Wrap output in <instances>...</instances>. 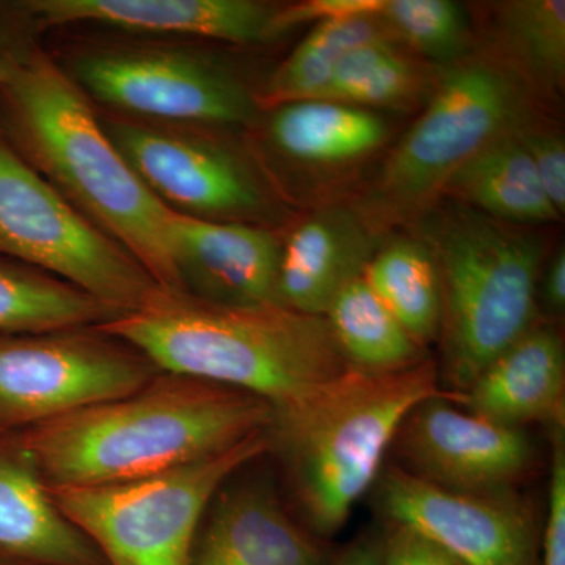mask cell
Segmentation results:
<instances>
[{
	"label": "cell",
	"instance_id": "cell-1",
	"mask_svg": "<svg viewBox=\"0 0 565 565\" xmlns=\"http://www.w3.org/2000/svg\"><path fill=\"white\" fill-rule=\"evenodd\" d=\"M273 424V407L250 393L163 373L13 441L50 487L117 484L218 455Z\"/></svg>",
	"mask_w": 565,
	"mask_h": 565
},
{
	"label": "cell",
	"instance_id": "cell-2",
	"mask_svg": "<svg viewBox=\"0 0 565 565\" xmlns=\"http://www.w3.org/2000/svg\"><path fill=\"white\" fill-rule=\"evenodd\" d=\"M99 330L163 373L250 393L274 414L351 370L326 318L280 305L222 307L161 291Z\"/></svg>",
	"mask_w": 565,
	"mask_h": 565
},
{
	"label": "cell",
	"instance_id": "cell-3",
	"mask_svg": "<svg viewBox=\"0 0 565 565\" xmlns=\"http://www.w3.org/2000/svg\"><path fill=\"white\" fill-rule=\"evenodd\" d=\"M440 388L433 360L371 374L351 367L300 403L274 414L273 451L285 463L299 522L329 541L377 481L401 423ZM452 399V397H451Z\"/></svg>",
	"mask_w": 565,
	"mask_h": 565
},
{
	"label": "cell",
	"instance_id": "cell-4",
	"mask_svg": "<svg viewBox=\"0 0 565 565\" xmlns=\"http://www.w3.org/2000/svg\"><path fill=\"white\" fill-rule=\"evenodd\" d=\"M6 87L51 177L163 292H182L170 237L172 207L137 177L73 81L47 58L33 57L17 63Z\"/></svg>",
	"mask_w": 565,
	"mask_h": 565
},
{
	"label": "cell",
	"instance_id": "cell-5",
	"mask_svg": "<svg viewBox=\"0 0 565 565\" xmlns=\"http://www.w3.org/2000/svg\"><path fill=\"white\" fill-rule=\"evenodd\" d=\"M424 234L441 288L438 381L456 403L535 326L542 245L471 207L440 212Z\"/></svg>",
	"mask_w": 565,
	"mask_h": 565
},
{
	"label": "cell",
	"instance_id": "cell-6",
	"mask_svg": "<svg viewBox=\"0 0 565 565\" xmlns=\"http://www.w3.org/2000/svg\"><path fill=\"white\" fill-rule=\"evenodd\" d=\"M270 451L269 429L218 455L150 478L47 489L107 565H189L215 494L245 465Z\"/></svg>",
	"mask_w": 565,
	"mask_h": 565
},
{
	"label": "cell",
	"instance_id": "cell-7",
	"mask_svg": "<svg viewBox=\"0 0 565 565\" xmlns=\"http://www.w3.org/2000/svg\"><path fill=\"white\" fill-rule=\"evenodd\" d=\"M0 253L55 275L117 318L162 291L125 248L74 210L2 139Z\"/></svg>",
	"mask_w": 565,
	"mask_h": 565
},
{
	"label": "cell",
	"instance_id": "cell-8",
	"mask_svg": "<svg viewBox=\"0 0 565 565\" xmlns=\"http://www.w3.org/2000/svg\"><path fill=\"white\" fill-rule=\"evenodd\" d=\"M81 330L0 337V427L28 429L120 399L154 377L139 352Z\"/></svg>",
	"mask_w": 565,
	"mask_h": 565
},
{
	"label": "cell",
	"instance_id": "cell-9",
	"mask_svg": "<svg viewBox=\"0 0 565 565\" xmlns=\"http://www.w3.org/2000/svg\"><path fill=\"white\" fill-rule=\"evenodd\" d=\"M522 107V90L505 71L484 62L456 66L390 156L382 191L394 202H418L487 145L514 131Z\"/></svg>",
	"mask_w": 565,
	"mask_h": 565
},
{
	"label": "cell",
	"instance_id": "cell-10",
	"mask_svg": "<svg viewBox=\"0 0 565 565\" xmlns=\"http://www.w3.org/2000/svg\"><path fill=\"white\" fill-rule=\"evenodd\" d=\"M375 505L392 525L411 527L467 565H539L542 527L516 490L459 493L390 465L375 481Z\"/></svg>",
	"mask_w": 565,
	"mask_h": 565
},
{
	"label": "cell",
	"instance_id": "cell-11",
	"mask_svg": "<svg viewBox=\"0 0 565 565\" xmlns=\"http://www.w3.org/2000/svg\"><path fill=\"white\" fill-rule=\"evenodd\" d=\"M388 455L405 473L459 493L516 490L537 463L526 429L487 422L448 396L416 405L401 423Z\"/></svg>",
	"mask_w": 565,
	"mask_h": 565
},
{
	"label": "cell",
	"instance_id": "cell-12",
	"mask_svg": "<svg viewBox=\"0 0 565 565\" xmlns=\"http://www.w3.org/2000/svg\"><path fill=\"white\" fill-rule=\"evenodd\" d=\"M73 73L93 98L145 117L232 126L255 110L232 74L182 52H99L77 58Z\"/></svg>",
	"mask_w": 565,
	"mask_h": 565
},
{
	"label": "cell",
	"instance_id": "cell-13",
	"mask_svg": "<svg viewBox=\"0 0 565 565\" xmlns=\"http://www.w3.org/2000/svg\"><path fill=\"white\" fill-rule=\"evenodd\" d=\"M137 177L163 204L192 217H230L258 210L250 172L222 148L134 122H103Z\"/></svg>",
	"mask_w": 565,
	"mask_h": 565
},
{
	"label": "cell",
	"instance_id": "cell-14",
	"mask_svg": "<svg viewBox=\"0 0 565 565\" xmlns=\"http://www.w3.org/2000/svg\"><path fill=\"white\" fill-rule=\"evenodd\" d=\"M170 237L182 292L222 307L278 305L281 245L273 233L173 211Z\"/></svg>",
	"mask_w": 565,
	"mask_h": 565
},
{
	"label": "cell",
	"instance_id": "cell-15",
	"mask_svg": "<svg viewBox=\"0 0 565 565\" xmlns=\"http://www.w3.org/2000/svg\"><path fill=\"white\" fill-rule=\"evenodd\" d=\"M228 482L207 508L189 565H326L332 559L329 542L311 534L273 487Z\"/></svg>",
	"mask_w": 565,
	"mask_h": 565
},
{
	"label": "cell",
	"instance_id": "cell-16",
	"mask_svg": "<svg viewBox=\"0 0 565 565\" xmlns=\"http://www.w3.org/2000/svg\"><path fill=\"white\" fill-rule=\"evenodd\" d=\"M25 9L50 25L90 22L134 33L233 43H255L280 32V9L253 0H35Z\"/></svg>",
	"mask_w": 565,
	"mask_h": 565
},
{
	"label": "cell",
	"instance_id": "cell-17",
	"mask_svg": "<svg viewBox=\"0 0 565 565\" xmlns=\"http://www.w3.org/2000/svg\"><path fill=\"white\" fill-rule=\"evenodd\" d=\"M456 404L501 426L526 429L527 424L544 423L564 427L563 338L550 327L534 326L486 366Z\"/></svg>",
	"mask_w": 565,
	"mask_h": 565
},
{
	"label": "cell",
	"instance_id": "cell-18",
	"mask_svg": "<svg viewBox=\"0 0 565 565\" xmlns=\"http://www.w3.org/2000/svg\"><path fill=\"white\" fill-rule=\"evenodd\" d=\"M0 561L13 565H107L63 515L31 457L0 444Z\"/></svg>",
	"mask_w": 565,
	"mask_h": 565
},
{
	"label": "cell",
	"instance_id": "cell-19",
	"mask_svg": "<svg viewBox=\"0 0 565 565\" xmlns=\"http://www.w3.org/2000/svg\"><path fill=\"white\" fill-rule=\"evenodd\" d=\"M373 239L351 211H319L300 223L281 247L277 302L308 316H326L345 286L362 277Z\"/></svg>",
	"mask_w": 565,
	"mask_h": 565
},
{
	"label": "cell",
	"instance_id": "cell-20",
	"mask_svg": "<svg viewBox=\"0 0 565 565\" xmlns=\"http://www.w3.org/2000/svg\"><path fill=\"white\" fill-rule=\"evenodd\" d=\"M445 185L492 218L516 223H548L559 218V212L542 188L530 152L514 131L482 148Z\"/></svg>",
	"mask_w": 565,
	"mask_h": 565
},
{
	"label": "cell",
	"instance_id": "cell-21",
	"mask_svg": "<svg viewBox=\"0 0 565 565\" xmlns=\"http://www.w3.org/2000/svg\"><path fill=\"white\" fill-rule=\"evenodd\" d=\"M269 132L278 150L307 163L355 161L377 150L388 136L377 115L327 99L278 106Z\"/></svg>",
	"mask_w": 565,
	"mask_h": 565
},
{
	"label": "cell",
	"instance_id": "cell-22",
	"mask_svg": "<svg viewBox=\"0 0 565 565\" xmlns=\"http://www.w3.org/2000/svg\"><path fill=\"white\" fill-rule=\"evenodd\" d=\"M323 318L353 370L396 373L427 360L424 348L394 318L363 275L338 294Z\"/></svg>",
	"mask_w": 565,
	"mask_h": 565
},
{
	"label": "cell",
	"instance_id": "cell-23",
	"mask_svg": "<svg viewBox=\"0 0 565 565\" xmlns=\"http://www.w3.org/2000/svg\"><path fill=\"white\" fill-rule=\"evenodd\" d=\"M114 318L109 308L68 282L0 263V333L68 332Z\"/></svg>",
	"mask_w": 565,
	"mask_h": 565
},
{
	"label": "cell",
	"instance_id": "cell-24",
	"mask_svg": "<svg viewBox=\"0 0 565 565\" xmlns=\"http://www.w3.org/2000/svg\"><path fill=\"white\" fill-rule=\"evenodd\" d=\"M363 277L416 343L424 348L438 340L440 277L426 244L394 241L374 253Z\"/></svg>",
	"mask_w": 565,
	"mask_h": 565
},
{
	"label": "cell",
	"instance_id": "cell-25",
	"mask_svg": "<svg viewBox=\"0 0 565 565\" xmlns=\"http://www.w3.org/2000/svg\"><path fill=\"white\" fill-rule=\"evenodd\" d=\"M375 17L323 21L275 71L267 84L266 99L274 106L319 99L338 65L349 52L367 41L386 39Z\"/></svg>",
	"mask_w": 565,
	"mask_h": 565
},
{
	"label": "cell",
	"instance_id": "cell-26",
	"mask_svg": "<svg viewBox=\"0 0 565 565\" xmlns=\"http://www.w3.org/2000/svg\"><path fill=\"white\" fill-rule=\"evenodd\" d=\"M418 71L386 39L367 41L349 52L323 90L327 102L360 107L396 106L418 87Z\"/></svg>",
	"mask_w": 565,
	"mask_h": 565
},
{
	"label": "cell",
	"instance_id": "cell-27",
	"mask_svg": "<svg viewBox=\"0 0 565 565\" xmlns=\"http://www.w3.org/2000/svg\"><path fill=\"white\" fill-rule=\"evenodd\" d=\"M509 46L535 79L559 87L565 74L564 0H516L501 13Z\"/></svg>",
	"mask_w": 565,
	"mask_h": 565
},
{
	"label": "cell",
	"instance_id": "cell-28",
	"mask_svg": "<svg viewBox=\"0 0 565 565\" xmlns=\"http://www.w3.org/2000/svg\"><path fill=\"white\" fill-rule=\"evenodd\" d=\"M381 14L397 35L435 62L455 61L468 47L467 13L451 0H385Z\"/></svg>",
	"mask_w": 565,
	"mask_h": 565
},
{
	"label": "cell",
	"instance_id": "cell-29",
	"mask_svg": "<svg viewBox=\"0 0 565 565\" xmlns=\"http://www.w3.org/2000/svg\"><path fill=\"white\" fill-rule=\"evenodd\" d=\"M539 565H565V444L564 427H553L548 515L542 527Z\"/></svg>",
	"mask_w": 565,
	"mask_h": 565
},
{
	"label": "cell",
	"instance_id": "cell-30",
	"mask_svg": "<svg viewBox=\"0 0 565 565\" xmlns=\"http://www.w3.org/2000/svg\"><path fill=\"white\" fill-rule=\"evenodd\" d=\"M520 140L533 159L535 172L542 188L555 210H565V147L557 134L545 131H523Z\"/></svg>",
	"mask_w": 565,
	"mask_h": 565
},
{
	"label": "cell",
	"instance_id": "cell-31",
	"mask_svg": "<svg viewBox=\"0 0 565 565\" xmlns=\"http://www.w3.org/2000/svg\"><path fill=\"white\" fill-rule=\"evenodd\" d=\"M384 565H467L411 527L386 523Z\"/></svg>",
	"mask_w": 565,
	"mask_h": 565
},
{
	"label": "cell",
	"instance_id": "cell-32",
	"mask_svg": "<svg viewBox=\"0 0 565 565\" xmlns=\"http://www.w3.org/2000/svg\"><path fill=\"white\" fill-rule=\"evenodd\" d=\"M384 6L385 0H313L280 10L277 18L278 31L282 32L308 21L319 24L345 18L379 17Z\"/></svg>",
	"mask_w": 565,
	"mask_h": 565
},
{
	"label": "cell",
	"instance_id": "cell-33",
	"mask_svg": "<svg viewBox=\"0 0 565 565\" xmlns=\"http://www.w3.org/2000/svg\"><path fill=\"white\" fill-rule=\"evenodd\" d=\"M326 565H384V533L363 535Z\"/></svg>",
	"mask_w": 565,
	"mask_h": 565
},
{
	"label": "cell",
	"instance_id": "cell-34",
	"mask_svg": "<svg viewBox=\"0 0 565 565\" xmlns=\"http://www.w3.org/2000/svg\"><path fill=\"white\" fill-rule=\"evenodd\" d=\"M542 296L553 311L559 313L565 308V253L557 252L546 269L542 281Z\"/></svg>",
	"mask_w": 565,
	"mask_h": 565
},
{
	"label": "cell",
	"instance_id": "cell-35",
	"mask_svg": "<svg viewBox=\"0 0 565 565\" xmlns=\"http://www.w3.org/2000/svg\"><path fill=\"white\" fill-rule=\"evenodd\" d=\"M18 62L10 61L9 55L6 51L0 50V84L6 85L9 81L11 71L17 66Z\"/></svg>",
	"mask_w": 565,
	"mask_h": 565
},
{
	"label": "cell",
	"instance_id": "cell-36",
	"mask_svg": "<svg viewBox=\"0 0 565 565\" xmlns=\"http://www.w3.org/2000/svg\"><path fill=\"white\" fill-rule=\"evenodd\" d=\"M0 565H13V564L3 563V561H0Z\"/></svg>",
	"mask_w": 565,
	"mask_h": 565
}]
</instances>
